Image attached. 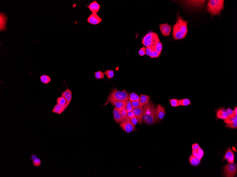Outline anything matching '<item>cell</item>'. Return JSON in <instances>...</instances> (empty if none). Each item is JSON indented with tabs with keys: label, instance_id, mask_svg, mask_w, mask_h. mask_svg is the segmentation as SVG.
I'll use <instances>...</instances> for the list:
<instances>
[{
	"label": "cell",
	"instance_id": "41",
	"mask_svg": "<svg viewBox=\"0 0 237 177\" xmlns=\"http://www.w3.org/2000/svg\"><path fill=\"white\" fill-rule=\"evenodd\" d=\"M131 102L133 109H135L137 108V107H139L140 106L139 101H134Z\"/></svg>",
	"mask_w": 237,
	"mask_h": 177
},
{
	"label": "cell",
	"instance_id": "36",
	"mask_svg": "<svg viewBox=\"0 0 237 177\" xmlns=\"http://www.w3.org/2000/svg\"><path fill=\"white\" fill-rule=\"evenodd\" d=\"M154 50H155L154 45L148 46V47H147L146 48V55H147V56H149L151 53Z\"/></svg>",
	"mask_w": 237,
	"mask_h": 177
},
{
	"label": "cell",
	"instance_id": "14",
	"mask_svg": "<svg viewBox=\"0 0 237 177\" xmlns=\"http://www.w3.org/2000/svg\"><path fill=\"white\" fill-rule=\"evenodd\" d=\"M87 7L89 8L92 13H97L100 9L101 5L98 3L96 1H94Z\"/></svg>",
	"mask_w": 237,
	"mask_h": 177
},
{
	"label": "cell",
	"instance_id": "45",
	"mask_svg": "<svg viewBox=\"0 0 237 177\" xmlns=\"http://www.w3.org/2000/svg\"><path fill=\"white\" fill-rule=\"evenodd\" d=\"M36 158H37V156L36 155H34V154L32 155L30 157L31 160H33H33H34V159H36Z\"/></svg>",
	"mask_w": 237,
	"mask_h": 177
},
{
	"label": "cell",
	"instance_id": "4",
	"mask_svg": "<svg viewBox=\"0 0 237 177\" xmlns=\"http://www.w3.org/2000/svg\"><path fill=\"white\" fill-rule=\"evenodd\" d=\"M130 94L126 91H118L114 89L109 95L107 100L110 102L111 101H129Z\"/></svg>",
	"mask_w": 237,
	"mask_h": 177
},
{
	"label": "cell",
	"instance_id": "42",
	"mask_svg": "<svg viewBox=\"0 0 237 177\" xmlns=\"http://www.w3.org/2000/svg\"><path fill=\"white\" fill-rule=\"evenodd\" d=\"M130 119L131 122L132 124H133V125H134L135 126H136L138 122V119H137L136 116H135L134 117L132 118V119Z\"/></svg>",
	"mask_w": 237,
	"mask_h": 177
},
{
	"label": "cell",
	"instance_id": "30",
	"mask_svg": "<svg viewBox=\"0 0 237 177\" xmlns=\"http://www.w3.org/2000/svg\"><path fill=\"white\" fill-rule=\"evenodd\" d=\"M154 49L158 52L161 53V52L162 51V48H163V46L162 43L161 42H157L154 45Z\"/></svg>",
	"mask_w": 237,
	"mask_h": 177
},
{
	"label": "cell",
	"instance_id": "46",
	"mask_svg": "<svg viewBox=\"0 0 237 177\" xmlns=\"http://www.w3.org/2000/svg\"><path fill=\"white\" fill-rule=\"evenodd\" d=\"M234 112L235 116H237V108L236 106L235 108H234Z\"/></svg>",
	"mask_w": 237,
	"mask_h": 177
},
{
	"label": "cell",
	"instance_id": "34",
	"mask_svg": "<svg viewBox=\"0 0 237 177\" xmlns=\"http://www.w3.org/2000/svg\"><path fill=\"white\" fill-rule=\"evenodd\" d=\"M226 112L228 117L231 118L235 116L234 110H233L232 109H231L229 107L227 108L226 110Z\"/></svg>",
	"mask_w": 237,
	"mask_h": 177
},
{
	"label": "cell",
	"instance_id": "21",
	"mask_svg": "<svg viewBox=\"0 0 237 177\" xmlns=\"http://www.w3.org/2000/svg\"><path fill=\"white\" fill-rule=\"evenodd\" d=\"M192 153V155L200 160L202 158L204 155L203 150L200 148L197 150H193Z\"/></svg>",
	"mask_w": 237,
	"mask_h": 177
},
{
	"label": "cell",
	"instance_id": "12",
	"mask_svg": "<svg viewBox=\"0 0 237 177\" xmlns=\"http://www.w3.org/2000/svg\"><path fill=\"white\" fill-rule=\"evenodd\" d=\"M216 113L217 119L225 120L228 117L224 107H220L217 109L216 110Z\"/></svg>",
	"mask_w": 237,
	"mask_h": 177
},
{
	"label": "cell",
	"instance_id": "18",
	"mask_svg": "<svg viewBox=\"0 0 237 177\" xmlns=\"http://www.w3.org/2000/svg\"><path fill=\"white\" fill-rule=\"evenodd\" d=\"M113 113V117L116 123H121L125 119L121 116L120 112L118 111L116 108H114Z\"/></svg>",
	"mask_w": 237,
	"mask_h": 177
},
{
	"label": "cell",
	"instance_id": "38",
	"mask_svg": "<svg viewBox=\"0 0 237 177\" xmlns=\"http://www.w3.org/2000/svg\"><path fill=\"white\" fill-rule=\"evenodd\" d=\"M126 108L127 111H133V107H132L131 102L130 101H127Z\"/></svg>",
	"mask_w": 237,
	"mask_h": 177
},
{
	"label": "cell",
	"instance_id": "32",
	"mask_svg": "<svg viewBox=\"0 0 237 177\" xmlns=\"http://www.w3.org/2000/svg\"><path fill=\"white\" fill-rule=\"evenodd\" d=\"M170 104L171 106L174 107H177L180 106L179 101L177 99H172L169 100Z\"/></svg>",
	"mask_w": 237,
	"mask_h": 177
},
{
	"label": "cell",
	"instance_id": "17",
	"mask_svg": "<svg viewBox=\"0 0 237 177\" xmlns=\"http://www.w3.org/2000/svg\"><path fill=\"white\" fill-rule=\"evenodd\" d=\"M151 97L144 95H141L139 97V105L140 106L143 107L148 103L150 100Z\"/></svg>",
	"mask_w": 237,
	"mask_h": 177
},
{
	"label": "cell",
	"instance_id": "10",
	"mask_svg": "<svg viewBox=\"0 0 237 177\" xmlns=\"http://www.w3.org/2000/svg\"><path fill=\"white\" fill-rule=\"evenodd\" d=\"M156 113L158 119L160 120H162L166 115L165 107L160 104H158L156 109Z\"/></svg>",
	"mask_w": 237,
	"mask_h": 177
},
{
	"label": "cell",
	"instance_id": "25",
	"mask_svg": "<svg viewBox=\"0 0 237 177\" xmlns=\"http://www.w3.org/2000/svg\"><path fill=\"white\" fill-rule=\"evenodd\" d=\"M40 80L42 83L45 85L48 84L51 81V79L50 76L45 74L41 75L40 77Z\"/></svg>",
	"mask_w": 237,
	"mask_h": 177
},
{
	"label": "cell",
	"instance_id": "35",
	"mask_svg": "<svg viewBox=\"0 0 237 177\" xmlns=\"http://www.w3.org/2000/svg\"><path fill=\"white\" fill-rule=\"evenodd\" d=\"M42 163L41 160L38 158H36L33 161V164L35 167H39L41 165Z\"/></svg>",
	"mask_w": 237,
	"mask_h": 177
},
{
	"label": "cell",
	"instance_id": "9",
	"mask_svg": "<svg viewBox=\"0 0 237 177\" xmlns=\"http://www.w3.org/2000/svg\"><path fill=\"white\" fill-rule=\"evenodd\" d=\"M159 28L163 36L169 37L171 30V26L167 23L163 24H159Z\"/></svg>",
	"mask_w": 237,
	"mask_h": 177
},
{
	"label": "cell",
	"instance_id": "27",
	"mask_svg": "<svg viewBox=\"0 0 237 177\" xmlns=\"http://www.w3.org/2000/svg\"><path fill=\"white\" fill-rule=\"evenodd\" d=\"M129 99L131 102L134 101H139V97L135 93L133 92L130 94Z\"/></svg>",
	"mask_w": 237,
	"mask_h": 177
},
{
	"label": "cell",
	"instance_id": "6",
	"mask_svg": "<svg viewBox=\"0 0 237 177\" xmlns=\"http://www.w3.org/2000/svg\"><path fill=\"white\" fill-rule=\"evenodd\" d=\"M120 126L122 129L128 133L133 131L135 127V126L133 125L131 122L130 119L128 117L125 119L123 122L120 123Z\"/></svg>",
	"mask_w": 237,
	"mask_h": 177
},
{
	"label": "cell",
	"instance_id": "22",
	"mask_svg": "<svg viewBox=\"0 0 237 177\" xmlns=\"http://www.w3.org/2000/svg\"><path fill=\"white\" fill-rule=\"evenodd\" d=\"M159 38L157 34L155 33L150 32L148 33L143 38L142 41H148L154 40V39Z\"/></svg>",
	"mask_w": 237,
	"mask_h": 177
},
{
	"label": "cell",
	"instance_id": "11",
	"mask_svg": "<svg viewBox=\"0 0 237 177\" xmlns=\"http://www.w3.org/2000/svg\"><path fill=\"white\" fill-rule=\"evenodd\" d=\"M226 159V161L229 163H234L235 159V156L231 148L229 147L227 151L225 153V156L223 158V161Z\"/></svg>",
	"mask_w": 237,
	"mask_h": 177
},
{
	"label": "cell",
	"instance_id": "7",
	"mask_svg": "<svg viewBox=\"0 0 237 177\" xmlns=\"http://www.w3.org/2000/svg\"><path fill=\"white\" fill-rule=\"evenodd\" d=\"M88 23L93 25L99 24L102 22L101 17H100L97 13H92L87 18Z\"/></svg>",
	"mask_w": 237,
	"mask_h": 177
},
{
	"label": "cell",
	"instance_id": "5",
	"mask_svg": "<svg viewBox=\"0 0 237 177\" xmlns=\"http://www.w3.org/2000/svg\"><path fill=\"white\" fill-rule=\"evenodd\" d=\"M237 164L234 163L226 164L224 168V175L226 177H235L237 174Z\"/></svg>",
	"mask_w": 237,
	"mask_h": 177
},
{
	"label": "cell",
	"instance_id": "3",
	"mask_svg": "<svg viewBox=\"0 0 237 177\" xmlns=\"http://www.w3.org/2000/svg\"><path fill=\"white\" fill-rule=\"evenodd\" d=\"M224 1L223 0H210L207 4V10L210 13L211 17L221 15V12L224 9Z\"/></svg>",
	"mask_w": 237,
	"mask_h": 177
},
{
	"label": "cell",
	"instance_id": "24",
	"mask_svg": "<svg viewBox=\"0 0 237 177\" xmlns=\"http://www.w3.org/2000/svg\"><path fill=\"white\" fill-rule=\"evenodd\" d=\"M160 41L159 39V38H157V39H154V40H150V41H142V43L144 46H146V47H148V46L154 45L156 43H157L158 42H160Z\"/></svg>",
	"mask_w": 237,
	"mask_h": 177
},
{
	"label": "cell",
	"instance_id": "15",
	"mask_svg": "<svg viewBox=\"0 0 237 177\" xmlns=\"http://www.w3.org/2000/svg\"><path fill=\"white\" fill-rule=\"evenodd\" d=\"M61 96L65 98L69 104H70L72 98V92L67 86L66 89L62 93Z\"/></svg>",
	"mask_w": 237,
	"mask_h": 177
},
{
	"label": "cell",
	"instance_id": "40",
	"mask_svg": "<svg viewBox=\"0 0 237 177\" xmlns=\"http://www.w3.org/2000/svg\"><path fill=\"white\" fill-rule=\"evenodd\" d=\"M127 110L126 107L122 111L120 112V114H121V116H122L123 117L124 119H126V118L127 117Z\"/></svg>",
	"mask_w": 237,
	"mask_h": 177
},
{
	"label": "cell",
	"instance_id": "39",
	"mask_svg": "<svg viewBox=\"0 0 237 177\" xmlns=\"http://www.w3.org/2000/svg\"><path fill=\"white\" fill-rule=\"evenodd\" d=\"M139 55L141 56H143L144 55H146V48L144 47H142L139 50Z\"/></svg>",
	"mask_w": 237,
	"mask_h": 177
},
{
	"label": "cell",
	"instance_id": "2",
	"mask_svg": "<svg viewBox=\"0 0 237 177\" xmlns=\"http://www.w3.org/2000/svg\"><path fill=\"white\" fill-rule=\"evenodd\" d=\"M156 105L151 101L143 106V121L146 125L151 126L159 122L156 115Z\"/></svg>",
	"mask_w": 237,
	"mask_h": 177
},
{
	"label": "cell",
	"instance_id": "44",
	"mask_svg": "<svg viewBox=\"0 0 237 177\" xmlns=\"http://www.w3.org/2000/svg\"><path fill=\"white\" fill-rule=\"evenodd\" d=\"M199 148L200 146L198 144L194 143L192 145V148L193 150H197Z\"/></svg>",
	"mask_w": 237,
	"mask_h": 177
},
{
	"label": "cell",
	"instance_id": "33",
	"mask_svg": "<svg viewBox=\"0 0 237 177\" xmlns=\"http://www.w3.org/2000/svg\"><path fill=\"white\" fill-rule=\"evenodd\" d=\"M161 53L158 52L155 50H154L151 53L149 56L151 58H158L159 57L160 55H161Z\"/></svg>",
	"mask_w": 237,
	"mask_h": 177
},
{
	"label": "cell",
	"instance_id": "8",
	"mask_svg": "<svg viewBox=\"0 0 237 177\" xmlns=\"http://www.w3.org/2000/svg\"><path fill=\"white\" fill-rule=\"evenodd\" d=\"M133 112L135 116L138 119V122L139 124H142L143 123V107L139 106L135 109L133 110Z\"/></svg>",
	"mask_w": 237,
	"mask_h": 177
},
{
	"label": "cell",
	"instance_id": "13",
	"mask_svg": "<svg viewBox=\"0 0 237 177\" xmlns=\"http://www.w3.org/2000/svg\"><path fill=\"white\" fill-rule=\"evenodd\" d=\"M110 102L115 106V108L118 111L120 112L122 111L126 106V101H111Z\"/></svg>",
	"mask_w": 237,
	"mask_h": 177
},
{
	"label": "cell",
	"instance_id": "31",
	"mask_svg": "<svg viewBox=\"0 0 237 177\" xmlns=\"http://www.w3.org/2000/svg\"><path fill=\"white\" fill-rule=\"evenodd\" d=\"M95 77L97 79H103L105 74L102 71H99L95 72Z\"/></svg>",
	"mask_w": 237,
	"mask_h": 177
},
{
	"label": "cell",
	"instance_id": "23",
	"mask_svg": "<svg viewBox=\"0 0 237 177\" xmlns=\"http://www.w3.org/2000/svg\"><path fill=\"white\" fill-rule=\"evenodd\" d=\"M57 104L59 105H62L66 107L67 108L69 105L68 103H67V101L66 99L64 97L61 96V97H58L57 99Z\"/></svg>",
	"mask_w": 237,
	"mask_h": 177
},
{
	"label": "cell",
	"instance_id": "19",
	"mask_svg": "<svg viewBox=\"0 0 237 177\" xmlns=\"http://www.w3.org/2000/svg\"><path fill=\"white\" fill-rule=\"evenodd\" d=\"M66 108H67L65 106H62V105L57 104L54 106L52 110V112L57 114L60 115L64 111Z\"/></svg>",
	"mask_w": 237,
	"mask_h": 177
},
{
	"label": "cell",
	"instance_id": "26",
	"mask_svg": "<svg viewBox=\"0 0 237 177\" xmlns=\"http://www.w3.org/2000/svg\"><path fill=\"white\" fill-rule=\"evenodd\" d=\"M180 105L182 106H188L191 105V103L190 99L185 98L179 100Z\"/></svg>",
	"mask_w": 237,
	"mask_h": 177
},
{
	"label": "cell",
	"instance_id": "29",
	"mask_svg": "<svg viewBox=\"0 0 237 177\" xmlns=\"http://www.w3.org/2000/svg\"><path fill=\"white\" fill-rule=\"evenodd\" d=\"M104 73L105 75H106L108 79H111L114 77V71L113 70H107L105 71Z\"/></svg>",
	"mask_w": 237,
	"mask_h": 177
},
{
	"label": "cell",
	"instance_id": "28",
	"mask_svg": "<svg viewBox=\"0 0 237 177\" xmlns=\"http://www.w3.org/2000/svg\"><path fill=\"white\" fill-rule=\"evenodd\" d=\"M235 122H237V116H236L231 118L228 117L224 120V122L226 124H232Z\"/></svg>",
	"mask_w": 237,
	"mask_h": 177
},
{
	"label": "cell",
	"instance_id": "16",
	"mask_svg": "<svg viewBox=\"0 0 237 177\" xmlns=\"http://www.w3.org/2000/svg\"><path fill=\"white\" fill-rule=\"evenodd\" d=\"M7 17L4 13H1L0 14V30L4 31L6 30Z\"/></svg>",
	"mask_w": 237,
	"mask_h": 177
},
{
	"label": "cell",
	"instance_id": "43",
	"mask_svg": "<svg viewBox=\"0 0 237 177\" xmlns=\"http://www.w3.org/2000/svg\"><path fill=\"white\" fill-rule=\"evenodd\" d=\"M127 117L129 118L130 119H132L135 116V115L134 114L133 111H127Z\"/></svg>",
	"mask_w": 237,
	"mask_h": 177
},
{
	"label": "cell",
	"instance_id": "37",
	"mask_svg": "<svg viewBox=\"0 0 237 177\" xmlns=\"http://www.w3.org/2000/svg\"><path fill=\"white\" fill-rule=\"evenodd\" d=\"M225 127L231 129H236L237 128V122H234L231 124H226Z\"/></svg>",
	"mask_w": 237,
	"mask_h": 177
},
{
	"label": "cell",
	"instance_id": "1",
	"mask_svg": "<svg viewBox=\"0 0 237 177\" xmlns=\"http://www.w3.org/2000/svg\"><path fill=\"white\" fill-rule=\"evenodd\" d=\"M177 20L176 23L173 26L172 32L174 40H180L184 39L186 36L188 31V24L189 22L184 20L182 17L180 16L179 13H176Z\"/></svg>",
	"mask_w": 237,
	"mask_h": 177
},
{
	"label": "cell",
	"instance_id": "20",
	"mask_svg": "<svg viewBox=\"0 0 237 177\" xmlns=\"http://www.w3.org/2000/svg\"><path fill=\"white\" fill-rule=\"evenodd\" d=\"M189 161L190 164L194 166H198L201 162L200 159L196 158L193 155H191L189 157Z\"/></svg>",
	"mask_w": 237,
	"mask_h": 177
}]
</instances>
